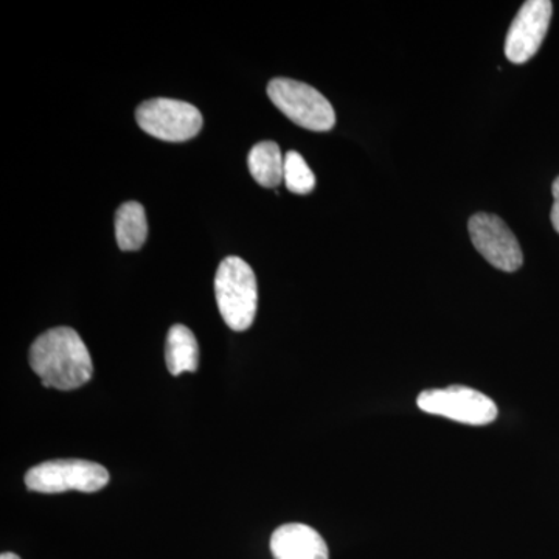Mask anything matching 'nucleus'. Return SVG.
<instances>
[{"label": "nucleus", "mask_w": 559, "mask_h": 559, "mask_svg": "<svg viewBox=\"0 0 559 559\" xmlns=\"http://www.w3.org/2000/svg\"><path fill=\"white\" fill-rule=\"evenodd\" d=\"M31 367L44 388L68 392L87 384L94 374L91 353L80 334L58 326L40 334L31 348Z\"/></svg>", "instance_id": "1"}, {"label": "nucleus", "mask_w": 559, "mask_h": 559, "mask_svg": "<svg viewBox=\"0 0 559 559\" xmlns=\"http://www.w3.org/2000/svg\"><path fill=\"white\" fill-rule=\"evenodd\" d=\"M215 296L221 316L230 330L250 329L257 316L259 288L252 267L240 257L221 261L215 277Z\"/></svg>", "instance_id": "2"}, {"label": "nucleus", "mask_w": 559, "mask_h": 559, "mask_svg": "<svg viewBox=\"0 0 559 559\" xmlns=\"http://www.w3.org/2000/svg\"><path fill=\"white\" fill-rule=\"evenodd\" d=\"M109 484V473L100 463L90 460H50L33 466L25 474V485L31 491L44 495L73 491H100Z\"/></svg>", "instance_id": "3"}, {"label": "nucleus", "mask_w": 559, "mask_h": 559, "mask_svg": "<svg viewBox=\"0 0 559 559\" xmlns=\"http://www.w3.org/2000/svg\"><path fill=\"white\" fill-rule=\"evenodd\" d=\"M271 102L305 130L325 132L336 124L331 103L310 84L290 79H274L267 86Z\"/></svg>", "instance_id": "4"}, {"label": "nucleus", "mask_w": 559, "mask_h": 559, "mask_svg": "<svg viewBox=\"0 0 559 559\" xmlns=\"http://www.w3.org/2000/svg\"><path fill=\"white\" fill-rule=\"evenodd\" d=\"M417 404L426 414L439 415L462 425L487 426L498 418L495 401L466 385L425 390L419 393Z\"/></svg>", "instance_id": "5"}, {"label": "nucleus", "mask_w": 559, "mask_h": 559, "mask_svg": "<svg viewBox=\"0 0 559 559\" xmlns=\"http://www.w3.org/2000/svg\"><path fill=\"white\" fill-rule=\"evenodd\" d=\"M135 120L146 134L165 142H187L202 128V114L197 106L171 98H154L135 110Z\"/></svg>", "instance_id": "6"}, {"label": "nucleus", "mask_w": 559, "mask_h": 559, "mask_svg": "<svg viewBox=\"0 0 559 559\" xmlns=\"http://www.w3.org/2000/svg\"><path fill=\"white\" fill-rule=\"evenodd\" d=\"M474 248L496 270L516 272L524 263L520 241L499 216L476 213L468 223Z\"/></svg>", "instance_id": "7"}, {"label": "nucleus", "mask_w": 559, "mask_h": 559, "mask_svg": "<svg viewBox=\"0 0 559 559\" xmlns=\"http://www.w3.org/2000/svg\"><path fill=\"white\" fill-rule=\"evenodd\" d=\"M554 3L550 0H528L511 24L506 39V57L513 64L532 60L549 31Z\"/></svg>", "instance_id": "8"}, {"label": "nucleus", "mask_w": 559, "mask_h": 559, "mask_svg": "<svg viewBox=\"0 0 559 559\" xmlns=\"http://www.w3.org/2000/svg\"><path fill=\"white\" fill-rule=\"evenodd\" d=\"M271 551L274 559H330L325 539L305 524H285L275 530Z\"/></svg>", "instance_id": "9"}, {"label": "nucleus", "mask_w": 559, "mask_h": 559, "mask_svg": "<svg viewBox=\"0 0 559 559\" xmlns=\"http://www.w3.org/2000/svg\"><path fill=\"white\" fill-rule=\"evenodd\" d=\"M165 360L173 377H179L183 371L194 373L200 366V345L193 331L186 325H173L168 331Z\"/></svg>", "instance_id": "10"}, {"label": "nucleus", "mask_w": 559, "mask_h": 559, "mask_svg": "<svg viewBox=\"0 0 559 559\" xmlns=\"http://www.w3.org/2000/svg\"><path fill=\"white\" fill-rule=\"evenodd\" d=\"M250 175L266 189H275L283 182L285 156L275 142H260L250 150L248 157Z\"/></svg>", "instance_id": "11"}, {"label": "nucleus", "mask_w": 559, "mask_h": 559, "mask_svg": "<svg viewBox=\"0 0 559 559\" xmlns=\"http://www.w3.org/2000/svg\"><path fill=\"white\" fill-rule=\"evenodd\" d=\"M148 237V223L143 205L124 202L116 213V238L121 250H139Z\"/></svg>", "instance_id": "12"}, {"label": "nucleus", "mask_w": 559, "mask_h": 559, "mask_svg": "<svg viewBox=\"0 0 559 559\" xmlns=\"http://www.w3.org/2000/svg\"><path fill=\"white\" fill-rule=\"evenodd\" d=\"M283 182L286 189L296 194H308L314 190L316 176L308 167L307 162L297 151H289L285 156V170H283Z\"/></svg>", "instance_id": "13"}, {"label": "nucleus", "mask_w": 559, "mask_h": 559, "mask_svg": "<svg viewBox=\"0 0 559 559\" xmlns=\"http://www.w3.org/2000/svg\"><path fill=\"white\" fill-rule=\"evenodd\" d=\"M551 193H554V207H551L550 219L554 224V229L559 234V176L555 179L554 186H551Z\"/></svg>", "instance_id": "14"}, {"label": "nucleus", "mask_w": 559, "mask_h": 559, "mask_svg": "<svg viewBox=\"0 0 559 559\" xmlns=\"http://www.w3.org/2000/svg\"><path fill=\"white\" fill-rule=\"evenodd\" d=\"M0 559H21V558L14 554H2V557H0Z\"/></svg>", "instance_id": "15"}]
</instances>
